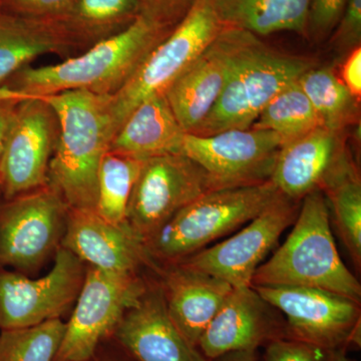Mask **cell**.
Listing matches in <instances>:
<instances>
[{
    "instance_id": "6da1fadb",
    "label": "cell",
    "mask_w": 361,
    "mask_h": 361,
    "mask_svg": "<svg viewBox=\"0 0 361 361\" xmlns=\"http://www.w3.org/2000/svg\"><path fill=\"white\" fill-rule=\"evenodd\" d=\"M173 30L140 14L116 37L58 65L25 66L1 87L16 97L51 96L68 90L114 96Z\"/></svg>"
},
{
    "instance_id": "7a4b0ae2",
    "label": "cell",
    "mask_w": 361,
    "mask_h": 361,
    "mask_svg": "<svg viewBox=\"0 0 361 361\" xmlns=\"http://www.w3.org/2000/svg\"><path fill=\"white\" fill-rule=\"evenodd\" d=\"M111 97L87 90L35 97L51 104L58 116L59 139L47 185L68 209L96 211L99 165L115 135Z\"/></svg>"
},
{
    "instance_id": "3957f363",
    "label": "cell",
    "mask_w": 361,
    "mask_h": 361,
    "mask_svg": "<svg viewBox=\"0 0 361 361\" xmlns=\"http://www.w3.org/2000/svg\"><path fill=\"white\" fill-rule=\"evenodd\" d=\"M301 202L290 234L259 266L251 286L311 287L360 302L361 285L337 251L324 195L315 190Z\"/></svg>"
},
{
    "instance_id": "277c9868",
    "label": "cell",
    "mask_w": 361,
    "mask_h": 361,
    "mask_svg": "<svg viewBox=\"0 0 361 361\" xmlns=\"http://www.w3.org/2000/svg\"><path fill=\"white\" fill-rule=\"evenodd\" d=\"M314 66L313 59L279 51L257 35L237 28L224 87L213 110L193 134L249 129L274 97Z\"/></svg>"
},
{
    "instance_id": "5b68a950",
    "label": "cell",
    "mask_w": 361,
    "mask_h": 361,
    "mask_svg": "<svg viewBox=\"0 0 361 361\" xmlns=\"http://www.w3.org/2000/svg\"><path fill=\"white\" fill-rule=\"evenodd\" d=\"M279 194L271 180L206 192L145 240L149 258L155 268L180 262L247 224Z\"/></svg>"
},
{
    "instance_id": "8992f818",
    "label": "cell",
    "mask_w": 361,
    "mask_h": 361,
    "mask_svg": "<svg viewBox=\"0 0 361 361\" xmlns=\"http://www.w3.org/2000/svg\"><path fill=\"white\" fill-rule=\"evenodd\" d=\"M213 0H197L173 32L157 45L127 84L111 97L114 130L145 99L165 94L188 66L205 51L223 30Z\"/></svg>"
},
{
    "instance_id": "52a82bcc",
    "label": "cell",
    "mask_w": 361,
    "mask_h": 361,
    "mask_svg": "<svg viewBox=\"0 0 361 361\" xmlns=\"http://www.w3.org/2000/svg\"><path fill=\"white\" fill-rule=\"evenodd\" d=\"M68 207L49 185L0 205V268L30 276L54 257L65 236Z\"/></svg>"
},
{
    "instance_id": "ba28073f",
    "label": "cell",
    "mask_w": 361,
    "mask_h": 361,
    "mask_svg": "<svg viewBox=\"0 0 361 361\" xmlns=\"http://www.w3.org/2000/svg\"><path fill=\"white\" fill-rule=\"evenodd\" d=\"M141 273H118L87 266L54 361H82L113 336L126 311L148 287Z\"/></svg>"
},
{
    "instance_id": "9c48e42d",
    "label": "cell",
    "mask_w": 361,
    "mask_h": 361,
    "mask_svg": "<svg viewBox=\"0 0 361 361\" xmlns=\"http://www.w3.org/2000/svg\"><path fill=\"white\" fill-rule=\"evenodd\" d=\"M282 146L276 133L249 128L209 135L187 133L182 154L203 169L214 191L268 182Z\"/></svg>"
},
{
    "instance_id": "30bf717a",
    "label": "cell",
    "mask_w": 361,
    "mask_h": 361,
    "mask_svg": "<svg viewBox=\"0 0 361 361\" xmlns=\"http://www.w3.org/2000/svg\"><path fill=\"white\" fill-rule=\"evenodd\" d=\"M253 287L286 317L288 338L327 353L360 346V302L311 287Z\"/></svg>"
},
{
    "instance_id": "8fae6325",
    "label": "cell",
    "mask_w": 361,
    "mask_h": 361,
    "mask_svg": "<svg viewBox=\"0 0 361 361\" xmlns=\"http://www.w3.org/2000/svg\"><path fill=\"white\" fill-rule=\"evenodd\" d=\"M85 269L87 265L63 247L44 277L0 268V329H26L63 317L77 301Z\"/></svg>"
},
{
    "instance_id": "7c38bea8",
    "label": "cell",
    "mask_w": 361,
    "mask_h": 361,
    "mask_svg": "<svg viewBox=\"0 0 361 361\" xmlns=\"http://www.w3.org/2000/svg\"><path fill=\"white\" fill-rule=\"evenodd\" d=\"M299 209V202L280 193L236 234L175 264L218 278L233 288L251 286L256 270L285 229L293 224Z\"/></svg>"
},
{
    "instance_id": "4fadbf2b",
    "label": "cell",
    "mask_w": 361,
    "mask_h": 361,
    "mask_svg": "<svg viewBox=\"0 0 361 361\" xmlns=\"http://www.w3.org/2000/svg\"><path fill=\"white\" fill-rule=\"evenodd\" d=\"M18 99L0 160L4 200L47 186L49 163L59 139L58 116L40 97Z\"/></svg>"
},
{
    "instance_id": "5bb4252c",
    "label": "cell",
    "mask_w": 361,
    "mask_h": 361,
    "mask_svg": "<svg viewBox=\"0 0 361 361\" xmlns=\"http://www.w3.org/2000/svg\"><path fill=\"white\" fill-rule=\"evenodd\" d=\"M209 191L203 169L187 156L146 159L130 195L127 223L145 242L180 209Z\"/></svg>"
},
{
    "instance_id": "9a60e30c",
    "label": "cell",
    "mask_w": 361,
    "mask_h": 361,
    "mask_svg": "<svg viewBox=\"0 0 361 361\" xmlns=\"http://www.w3.org/2000/svg\"><path fill=\"white\" fill-rule=\"evenodd\" d=\"M287 337L279 311L253 286L233 288L202 334L198 349L208 360L233 351H255L270 341Z\"/></svg>"
},
{
    "instance_id": "2e32d148",
    "label": "cell",
    "mask_w": 361,
    "mask_h": 361,
    "mask_svg": "<svg viewBox=\"0 0 361 361\" xmlns=\"http://www.w3.org/2000/svg\"><path fill=\"white\" fill-rule=\"evenodd\" d=\"M111 339L134 361H210L188 341L169 315L157 277L126 311Z\"/></svg>"
},
{
    "instance_id": "e0dca14e",
    "label": "cell",
    "mask_w": 361,
    "mask_h": 361,
    "mask_svg": "<svg viewBox=\"0 0 361 361\" xmlns=\"http://www.w3.org/2000/svg\"><path fill=\"white\" fill-rule=\"evenodd\" d=\"M61 247L87 266L118 273H141L155 266L144 240L127 222L114 224L92 210L68 209Z\"/></svg>"
},
{
    "instance_id": "ac0fdd59",
    "label": "cell",
    "mask_w": 361,
    "mask_h": 361,
    "mask_svg": "<svg viewBox=\"0 0 361 361\" xmlns=\"http://www.w3.org/2000/svg\"><path fill=\"white\" fill-rule=\"evenodd\" d=\"M237 28L223 27L216 39L176 78L165 94L180 127L193 134L213 110L224 87Z\"/></svg>"
},
{
    "instance_id": "d6986e66",
    "label": "cell",
    "mask_w": 361,
    "mask_h": 361,
    "mask_svg": "<svg viewBox=\"0 0 361 361\" xmlns=\"http://www.w3.org/2000/svg\"><path fill=\"white\" fill-rule=\"evenodd\" d=\"M152 272L161 285L171 319L188 341L198 348L202 334L233 287L180 264L157 266Z\"/></svg>"
},
{
    "instance_id": "ffe728a7",
    "label": "cell",
    "mask_w": 361,
    "mask_h": 361,
    "mask_svg": "<svg viewBox=\"0 0 361 361\" xmlns=\"http://www.w3.org/2000/svg\"><path fill=\"white\" fill-rule=\"evenodd\" d=\"M342 134L319 127L283 144L271 182L287 198L300 202L319 190L348 153Z\"/></svg>"
},
{
    "instance_id": "44dd1931",
    "label": "cell",
    "mask_w": 361,
    "mask_h": 361,
    "mask_svg": "<svg viewBox=\"0 0 361 361\" xmlns=\"http://www.w3.org/2000/svg\"><path fill=\"white\" fill-rule=\"evenodd\" d=\"M186 135L166 94H155L128 116L114 135L110 149L140 160L182 154Z\"/></svg>"
},
{
    "instance_id": "7402d4cb",
    "label": "cell",
    "mask_w": 361,
    "mask_h": 361,
    "mask_svg": "<svg viewBox=\"0 0 361 361\" xmlns=\"http://www.w3.org/2000/svg\"><path fill=\"white\" fill-rule=\"evenodd\" d=\"M47 54L66 59L75 56L54 18L33 20L0 13V87L33 59Z\"/></svg>"
},
{
    "instance_id": "603a6c76",
    "label": "cell",
    "mask_w": 361,
    "mask_h": 361,
    "mask_svg": "<svg viewBox=\"0 0 361 361\" xmlns=\"http://www.w3.org/2000/svg\"><path fill=\"white\" fill-rule=\"evenodd\" d=\"M140 9V0H70L54 20L77 56L127 30Z\"/></svg>"
},
{
    "instance_id": "cb8c5ba5",
    "label": "cell",
    "mask_w": 361,
    "mask_h": 361,
    "mask_svg": "<svg viewBox=\"0 0 361 361\" xmlns=\"http://www.w3.org/2000/svg\"><path fill=\"white\" fill-rule=\"evenodd\" d=\"M312 0H213L225 27L239 28L257 37L280 32L307 37Z\"/></svg>"
},
{
    "instance_id": "d4e9b609",
    "label": "cell",
    "mask_w": 361,
    "mask_h": 361,
    "mask_svg": "<svg viewBox=\"0 0 361 361\" xmlns=\"http://www.w3.org/2000/svg\"><path fill=\"white\" fill-rule=\"evenodd\" d=\"M342 243L356 270L361 268V182L348 151L320 187Z\"/></svg>"
},
{
    "instance_id": "484cf974",
    "label": "cell",
    "mask_w": 361,
    "mask_h": 361,
    "mask_svg": "<svg viewBox=\"0 0 361 361\" xmlns=\"http://www.w3.org/2000/svg\"><path fill=\"white\" fill-rule=\"evenodd\" d=\"M322 127L342 134L356 122L358 102L329 66L306 71L298 80Z\"/></svg>"
},
{
    "instance_id": "4316f807",
    "label": "cell",
    "mask_w": 361,
    "mask_h": 361,
    "mask_svg": "<svg viewBox=\"0 0 361 361\" xmlns=\"http://www.w3.org/2000/svg\"><path fill=\"white\" fill-rule=\"evenodd\" d=\"M142 161L135 157L109 149L104 154L97 175L96 212L103 219L123 224L135 180Z\"/></svg>"
},
{
    "instance_id": "83f0119b",
    "label": "cell",
    "mask_w": 361,
    "mask_h": 361,
    "mask_svg": "<svg viewBox=\"0 0 361 361\" xmlns=\"http://www.w3.org/2000/svg\"><path fill=\"white\" fill-rule=\"evenodd\" d=\"M319 127L322 122L296 80L274 97L251 128L272 130L285 144Z\"/></svg>"
},
{
    "instance_id": "f1b7e54d",
    "label": "cell",
    "mask_w": 361,
    "mask_h": 361,
    "mask_svg": "<svg viewBox=\"0 0 361 361\" xmlns=\"http://www.w3.org/2000/svg\"><path fill=\"white\" fill-rule=\"evenodd\" d=\"M66 322L61 318L26 329L1 330L0 361H54Z\"/></svg>"
},
{
    "instance_id": "f546056e",
    "label": "cell",
    "mask_w": 361,
    "mask_h": 361,
    "mask_svg": "<svg viewBox=\"0 0 361 361\" xmlns=\"http://www.w3.org/2000/svg\"><path fill=\"white\" fill-rule=\"evenodd\" d=\"M348 0H312L308 13L307 37L315 42L329 39Z\"/></svg>"
},
{
    "instance_id": "4dcf8cb0",
    "label": "cell",
    "mask_w": 361,
    "mask_h": 361,
    "mask_svg": "<svg viewBox=\"0 0 361 361\" xmlns=\"http://www.w3.org/2000/svg\"><path fill=\"white\" fill-rule=\"evenodd\" d=\"M329 37L334 49L341 54H348L360 47L361 0H348L341 20Z\"/></svg>"
},
{
    "instance_id": "1f68e13d",
    "label": "cell",
    "mask_w": 361,
    "mask_h": 361,
    "mask_svg": "<svg viewBox=\"0 0 361 361\" xmlns=\"http://www.w3.org/2000/svg\"><path fill=\"white\" fill-rule=\"evenodd\" d=\"M327 351L296 339H275L266 344L264 361H326Z\"/></svg>"
},
{
    "instance_id": "d6a6232c",
    "label": "cell",
    "mask_w": 361,
    "mask_h": 361,
    "mask_svg": "<svg viewBox=\"0 0 361 361\" xmlns=\"http://www.w3.org/2000/svg\"><path fill=\"white\" fill-rule=\"evenodd\" d=\"M70 0H0V13L33 20L54 18L65 11Z\"/></svg>"
},
{
    "instance_id": "836d02e7",
    "label": "cell",
    "mask_w": 361,
    "mask_h": 361,
    "mask_svg": "<svg viewBox=\"0 0 361 361\" xmlns=\"http://www.w3.org/2000/svg\"><path fill=\"white\" fill-rule=\"evenodd\" d=\"M196 2L197 0H140V14L175 28Z\"/></svg>"
},
{
    "instance_id": "e575fe53",
    "label": "cell",
    "mask_w": 361,
    "mask_h": 361,
    "mask_svg": "<svg viewBox=\"0 0 361 361\" xmlns=\"http://www.w3.org/2000/svg\"><path fill=\"white\" fill-rule=\"evenodd\" d=\"M341 82L351 94L360 101L361 96V47L349 51L341 66Z\"/></svg>"
},
{
    "instance_id": "d590c367",
    "label": "cell",
    "mask_w": 361,
    "mask_h": 361,
    "mask_svg": "<svg viewBox=\"0 0 361 361\" xmlns=\"http://www.w3.org/2000/svg\"><path fill=\"white\" fill-rule=\"evenodd\" d=\"M18 99L11 96L6 90L0 87V160L4 153V144L11 118H13L14 109L18 104Z\"/></svg>"
},
{
    "instance_id": "8d00e7d4",
    "label": "cell",
    "mask_w": 361,
    "mask_h": 361,
    "mask_svg": "<svg viewBox=\"0 0 361 361\" xmlns=\"http://www.w3.org/2000/svg\"><path fill=\"white\" fill-rule=\"evenodd\" d=\"M82 361H134L113 339L104 341L96 353Z\"/></svg>"
},
{
    "instance_id": "74e56055",
    "label": "cell",
    "mask_w": 361,
    "mask_h": 361,
    "mask_svg": "<svg viewBox=\"0 0 361 361\" xmlns=\"http://www.w3.org/2000/svg\"><path fill=\"white\" fill-rule=\"evenodd\" d=\"M215 361H257L256 360L255 351L243 350L233 351L226 353L220 357L214 360Z\"/></svg>"
},
{
    "instance_id": "f35d334b",
    "label": "cell",
    "mask_w": 361,
    "mask_h": 361,
    "mask_svg": "<svg viewBox=\"0 0 361 361\" xmlns=\"http://www.w3.org/2000/svg\"><path fill=\"white\" fill-rule=\"evenodd\" d=\"M326 361H353L346 355V349H337V350L330 351L327 356Z\"/></svg>"
}]
</instances>
